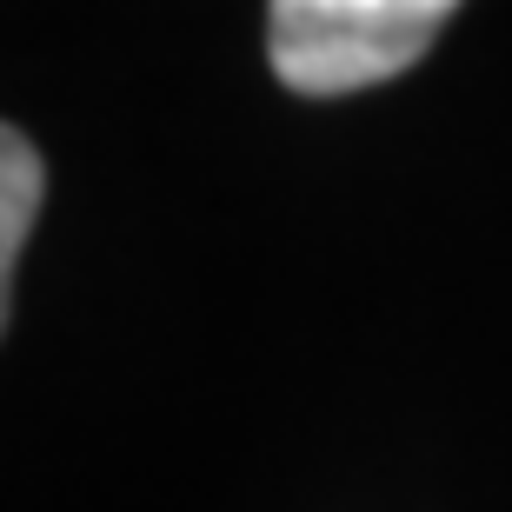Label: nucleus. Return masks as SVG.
<instances>
[{
	"instance_id": "obj_1",
	"label": "nucleus",
	"mask_w": 512,
	"mask_h": 512,
	"mask_svg": "<svg viewBox=\"0 0 512 512\" xmlns=\"http://www.w3.org/2000/svg\"><path fill=\"white\" fill-rule=\"evenodd\" d=\"M459 0H273L266 54L293 94H360L406 74Z\"/></svg>"
},
{
	"instance_id": "obj_2",
	"label": "nucleus",
	"mask_w": 512,
	"mask_h": 512,
	"mask_svg": "<svg viewBox=\"0 0 512 512\" xmlns=\"http://www.w3.org/2000/svg\"><path fill=\"white\" fill-rule=\"evenodd\" d=\"M34 207H40V153L20 127L0 133V286L14 306V273H20V247L34 233Z\"/></svg>"
}]
</instances>
